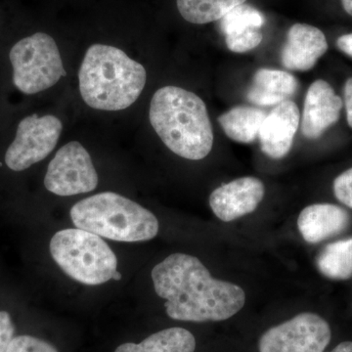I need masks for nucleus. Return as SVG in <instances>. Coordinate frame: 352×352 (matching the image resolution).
I'll list each match as a JSON object with an SVG mask.
<instances>
[{
    "instance_id": "nucleus-28",
    "label": "nucleus",
    "mask_w": 352,
    "mask_h": 352,
    "mask_svg": "<svg viewBox=\"0 0 352 352\" xmlns=\"http://www.w3.org/2000/svg\"><path fill=\"white\" fill-rule=\"evenodd\" d=\"M342 7L349 15L352 16V0H342Z\"/></svg>"
},
{
    "instance_id": "nucleus-8",
    "label": "nucleus",
    "mask_w": 352,
    "mask_h": 352,
    "mask_svg": "<svg viewBox=\"0 0 352 352\" xmlns=\"http://www.w3.org/2000/svg\"><path fill=\"white\" fill-rule=\"evenodd\" d=\"M63 124L52 115H32L21 120L15 139L6 154V166L23 171L43 161L56 147Z\"/></svg>"
},
{
    "instance_id": "nucleus-19",
    "label": "nucleus",
    "mask_w": 352,
    "mask_h": 352,
    "mask_svg": "<svg viewBox=\"0 0 352 352\" xmlns=\"http://www.w3.org/2000/svg\"><path fill=\"white\" fill-rule=\"evenodd\" d=\"M247 0H177L183 19L192 24L204 25L219 21L234 7Z\"/></svg>"
},
{
    "instance_id": "nucleus-24",
    "label": "nucleus",
    "mask_w": 352,
    "mask_h": 352,
    "mask_svg": "<svg viewBox=\"0 0 352 352\" xmlns=\"http://www.w3.org/2000/svg\"><path fill=\"white\" fill-rule=\"evenodd\" d=\"M15 337V326L10 314L0 311V352H6L11 340Z\"/></svg>"
},
{
    "instance_id": "nucleus-20",
    "label": "nucleus",
    "mask_w": 352,
    "mask_h": 352,
    "mask_svg": "<svg viewBox=\"0 0 352 352\" xmlns=\"http://www.w3.org/2000/svg\"><path fill=\"white\" fill-rule=\"evenodd\" d=\"M265 19L261 11L249 4L234 7L220 19V29L226 36L239 34L242 32L259 29Z\"/></svg>"
},
{
    "instance_id": "nucleus-27",
    "label": "nucleus",
    "mask_w": 352,
    "mask_h": 352,
    "mask_svg": "<svg viewBox=\"0 0 352 352\" xmlns=\"http://www.w3.org/2000/svg\"><path fill=\"white\" fill-rule=\"evenodd\" d=\"M329 352H352V342H340Z\"/></svg>"
},
{
    "instance_id": "nucleus-18",
    "label": "nucleus",
    "mask_w": 352,
    "mask_h": 352,
    "mask_svg": "<svg viewBox=\"0 0 352 352\" xmlns=\"http://www.w3.org/2000/svg\"><path fill=\"white\" fill-rule=\"evenodd\" d=\"M316 267L324 277L333 281L352 278V237L324 245L317 254Z\"/></svg>"
},
{
    "instance_id": "nucleus-3",
    "label": "nucleus",
    "mask_w": 352,
    "mask_h": 352,
    "mask_svg": "<svg viewBox=\"0 0 352 352\" xmlns=\"http://www.w3.org/2000/svg\"><path fill=\"white\" fill-rule=\"evenodd\" d=\"M147 80L144 67L115 46L94 44L78 72L80 91L89 107L120 111L131 107Z\"/></svg>"
},
{
    "instance_id": "nucleus-6",
    "label": "nucleus",
    "mask_w": 352,
    "mask_h": 352,
    "mask_svg": "<svg viewBox=\"0 0 352 352\" xmlns=\"http://www.w3.org/2000/svg\"><path fill=\"white\" fill-rule=\"evenodd\" d=\"M9 58L14 85L25 94L44 91L67 75L54 38L44 32H36L14 44Z\"/></svg>"
},
{
    "instance_id": "nucleus-25",
    "label": "nucleus",
    "mask_w": 352,
    "mask_h": 352,
    "mask_svg": "<svg viewBox=\"0 0 352 352\" xmlns=\"http://www.w3.org/2000/svg\"><path fill=\"white\" fill-rule=\"evenodd\" d=\"M344 104L346 109V119L352 129V78L346 80L344 89Z\"/></svg>"
},
{
    "instance_id": "nucleus-23",
    "label": "nucleus",
    "mask_w": 352,
    "mask_h": 352,
    "mask_svg": "<svg viewBox=\"0 0 352 352\" xmlns=\"http://www.w3.org/2000/svg\"><path fill=\"white\" fill-rule=\"evenodd\" d=\"M333 189L336 198L352 210V168L336 178Z\"/></svg>"
},
{
    "instance_id": "nucleus-2",
    "label": "nucleus",
    "mask_w": 352,
    "mask_h": 352,
    "mask_svg": "<svg viewBox=\"0 0 352 352\" xmlns=\"http://www.w3.org/2000/svg\"><path fill=\"white\" fill-rule=\"evenodd\" d=\"M149 119L164 144L177 156L199 161L210 154L214 131L207 106L200 97L168 85L153 95Z\"/></svg>"
},
{
    "instance_id": "nucleus-16",
    "label": "nucleus",
    "mask_w": 352,
    "mask_h": 352,
    "mask_svg": "<svg viewBox=\"0 0 352 352\" xmlns=\"http://www.w3.org/2000/svg\"><path fill=\"white\" fill-rule=\"evenodd\" d=\"M196 339L183 328H170L146 338L140 344H120L115 352H194Z\"/></svg>"
},
{
    "instance_id": "nucleus-4",
    "label": "nucleus",
    "mask_w": 352,
    "mask_h": 352,
    "mask_svg": "<svg viewBox=\"0 0 352 352\" xmlns=\"http://www.w3.org/2000/svg\"><path fill=\"white\" fill-rule=\"evenodd\" d=\"M69 214L76 228L118 242L149 241L159 232V221L150 210L113 192L78 201Z\"/></svg>"
},
{
    "instance_id": "nucleus-15",
    "label": "nucleus",
    "mask_w": 352,
    "mask_h": 352,
    "mask_svg": "<svg viewBox=\"0 0 352 352\" xmlns=\"http://www.w3.org/2000/svg\"><path fill=\"white\" fill-rule=\"evenodd\" d=\"M298 88V80L288 72L261 69L254 74L247 98L259 106L278 105L294 96Z\"/></svg>"
},
{
    "instance_id": "nucleus-21",
    "label": "nucleus",
    "mask_w": 352,
    "mask_h": 352,
    "mask_svg": "<svg viewBox=\"0 0 352 352\" xmlns=\"http://www.w3.org/2000/svg\"><path fill=\"white\" fill-rule=\"evenodd\" d=\"M261 30H251L239 34L226 36V43L229 50L235 53H245L258 47L263 41Z\"/></svg>"
},
{
    "instance_id": "nucleus-9",
    "label": "nucleus",
    "mask_w": 352,
    "mask_h": 352,
    "mask_svg": "<svg viewBox=\"0 0 352 352\" xmlns=\"http://www.w3.org/2000/svg\"><path fill=\"white\" fill-rule=\"evenodd\" d=\"M98 175L87 150L78 141L58 150L48 164L44 186L58 196H74L94 191Z\"/></svg>"
},
{
    "instance_id": "nucleus-26",
    "label": "nucleus",
    "mask_w": 352,
    "mask_h": 352,
    "mask_svg": "<svg viewBox=\"0 0 352 352\" xmlns=\"http://www.w3.org/2000/svg\"><path fill=\"white\" fill-rule=\"evenodd\" d=\"M337 46L344 54L352 57V32L340 36L337 41Z\"/></svg>"
},
{
    "instance_id": "nucleus-10",
    "label": "nucleus",
    "mask_w": 352,
    "mask_h": 352,
    "mask_svg": "<svg viewBox=\"0 0 352 352\" xmlns=\"http://www.w3.org/2000/svg\"><path fill=\"white\" fill-rule=\"evenodd\" d=\"M264 193L265 188L258 178H238L221 185L210 194V208L217 219L233 221L254 212L263 201Z\"/></svg>"
},
{
    "instance_id": "nucleus-12",
    "label": "nucleus",
    "mask_w": 352,
    "mask_h": 352,
    "mask_svg": "<svg viewBox=\"0 0 352 352\" xmlns=\"http://www.w3.org/2000/svg\"><path fill=\"white\" fill-rule=\"evenodd\" d=\"M342 100L323 80L308 88L302 119V132L308 139H318L340 120Z\"/></svg>"
},
{
    "instance_id": "nucleus-14",
    "label": "nucleus",
    "mask_w": 352,
    "mask_h": 352,
    "mask_svg": "<svg viewBox=\"0 0 352 352\" xmlns=\"http://www.w3.org/2000/svg\"><path fill=\"white\" fill-rule=\"evenodd\" d=\"M351 224V215L333 204H314L303 208L298 228L305 242L319 244L344 233Z\"/></svg>"
},
{
    "instance_id": "nucleus-29",
    "label": "nucleus",
    "mask_w": 352,
    "mask_h": 352,
    "mask_svg": "<svg viewBox=\"0 0 352 352\" xmlns=\"http://www.w3.org/2000/svg\"><path fill=\"white\" fill-rule=\"evenodd\" d=\"M122 279V274L119 272V271H117V272L115 273V275H113V280H116V281H119V280Z\"/></svg>"
},
{
    "instance_id": "nucleus-1",
    "label": "nucleus",
    "mask_w": 352,
    "mask_h": 352,
    "mask_svg": "<svg viewBox=\"0 0 352 352\" xmlns=\"http://www.w3.org/2000/svg\"><path fill=\"white\" fill-rule=\"evenodd\" d=\"M157 295L166 300V314L187 322L227 320L244 307V289L215 279L195 256L173 254L152 270Z\"/></svg>"
},
{
    "instance_id": "nucleus-13",
    "label": "nucleus",
    "mask_w": 352,
    "mask_h": 352,
    "mask_svg": "<svg viewBox=\"0 0 352 352\" xmlns=\"http://www.w3.org/2000/svg\"><path fill=\"white\" fill-rule=\"evenodd\" d=\"M327 50V39L321 30L307 24H295L287 34L281 52L282 64L292 71H309Z\"/></svg>"
},
{
    "instance_id": "nucleus-11",
    "label": "nucleus",
    "mask_w": 352,
    "mask_h": 352,
    "mask_svg": "<svg viewBox=\"0 0 352 352\" xmlns=\"http://www.w3.org/2000/svg\"><path fill=\"white\" fill-rule=\"evenodd\" d=\"M300 120V110L291 100L278 104L266 115L258 132L264 154L275 160L286 156L291 151Z\"/></svg>"
},
{
    "instance_id": "nucleus-5",
    "label": "nucleus",
    "mask_w": 352,
    "mask_h": 352,
    "mask_svg": "<svg viewBox=\"0 0 352 352\" xmlns=\"http://www.w3.org/2000/svg\"><path fill=\"white\" fill-rule=\"evenodd\" d=\"M50 252L72 279L89 286L112 280L118 259L100 236L80 228L64 229L53 236Z\"/></svg>"
},
{
    "instance_id": "nucleus-7",
    "label": "nucleus",
    "mask_w": 352,
    "mask_h": 352,
    "mask_svg": "<svg viewBox=\"0 0 352 352\" xmlns=\"http://www.w3.org/2000/svg\"><path fill=\"white\" fill-rule=\"evenodd\" d=\"M332 338L325 319L303 312L270 328L261 336L259 352H324Z\"/></svg>"
},
{
    "instance_id": "nucleus-22",
    "label": "nucleus",
    "mask_w": 352,
    "mask_h": 352,
    "mask_svg": "<svg viewBox=\"0 0 352 352\" xmlns=\"http://www.w3.org/2000/svg\"><path fill=\"white\" fill-rule=\"evenodd\" d=\"M6 352H59L45 340L29 335L17 336L11 340Z\"/></svg>"
},
{
    "instance_id": "nucleus-17",
    "label": "nucleus",
    "mask_w": 352,
    "mask_h": 352,
    "mask_svg": "<svg viewBox=\"0 0 352 352\" xmlns=\"http://www.w3.org/2000/svg\"><path fill=\"white\" fill-rule=\"evenodd\" d=\"M266 113L258 108L238 106L222 113L219 122L227 136L236 142L251 143L258 136Z\"/></svg>"
}]
</instances>
